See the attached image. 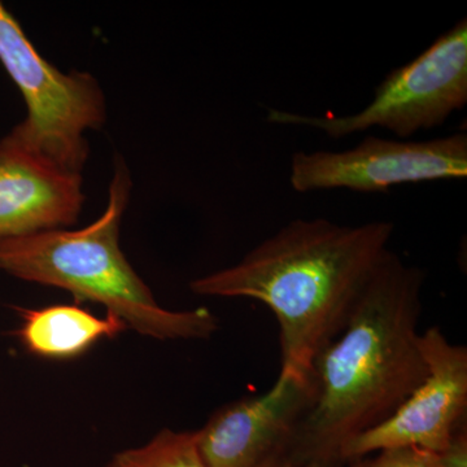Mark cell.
<instances>
[{
	"instance_id": "cell-4",
	"label": "cell",
	"mask_w": 467,
	"mask_h": 467,
	"mask_svg": "<svg viewBox=\"0 0 467 467\" xmlns=\"http://www.w3.org/2000/svg\"><path fill=\"white\" fill-rule=\"evenodd\" d=\"M0 64L27 109L9 135L66 171L82 174L88 156L86 133L107 122V99L91 73L61 72L43 57L16 17L0 2Z\"/></svg>"
},
{
	"instance_id": "cell-2",
	"label": "cell",
	"mask_w": 467,
	"mask_h": 467,
	"mask_svg": "<svg viewBox=\"0 0 467 467\" xmlns=\"http://www.w3.org/2000/svg\"><path fill=\"white\" fill-rule=\"evenodd\" d=\"M393 230L389 221L348 226L297 218L235 265L193 279L190 290L265 304L281 328V370L309 373L319 350L342 333Z\"/></svg>"
},
{
	"instance_id": "cell-13",
	"label": "cell",
	"mask_w": 467,
	"mask_h": 467,
	"mask_svg": "<svg viewBox=\"0 0 467 467\" xmlns=\"http://www.w3.org/2000/svg\"><path fill=\"white\" fill-rule=\"evenodd\" d=\"M441 467H467V425L460 427L438 453Z\"/></svg>"
},
{
	"instance_id": "cell-5",
	"label": "cell",
	"mask_w": 467,
	"mask_h": 467,
	"mask_svg": "<svg viewBox=\"0 0 467 467\" xmlns=\"http://www.w3.org/2000/svg\"><path fill=\"white\" fill-rule=\"evenodd\" d=\"M467 103V20L441 34L410 63L377 86L364 109L349 116H306L267 110L270 124L308 126L334 140L380 128L399 140L436 128Z\"/></svg>"
},
{
	"instance_id": "cell-11",
	"label": "cell",
	"mask_w": 467,
	"mask_h": 467,
	"mask_svg": "<svg viewBox=\"0 0 467 467\" xmlns=\"http://www.w3.org/2000/svg\"><path fill=\"white\" fill-rule=\"evenodd\" d=\"M106 467H208L196 431L162 430L142 447L119 451Z\"/></svg>"
},
{
	"instance_id": "cell-8",
	"label": "cell",
	"mask_w": 467,
	"mask_h": 467,
	"mask_svg": "<svg viewBox=\"0 0 467 467\" xmlns=\"http://www.w3.org/2000/svg\"><path fill=\"white\" fill-rule=\"evenodd\" d=\"M315 398L312 373L281 370L263 395L229 402L196 431L208 467H259L285 454Z\"/></svg>"
},
{
	"instance_id": "cell-7",
	"label": "cell",
	"mask_w": 467,
	"mask_h": 467,
	"mask_svg": "<svg viewBox=\"0 0 467 467\" xmlns=\"http://www.w3.org/2000/svg\"><path fill=\"white\" fill-rule=\"evenodd\" d=\"M429 373L384 422L356 436L340 451L352 462L376 451L414 447L441 453L451 435L467 425V349L451 344L439 327L420 335Z\"/></svg>"
},
{
	"instance_id": "cell-1",
	"label": "cell",
	"mask_w": 467,
	"mask_h": 467,
	"mask_svg": "<svg viewBox=\"0 0 467 467\" xmlns=\"http://www.w3.org/2000/svg\"><path fill=\"white\" fill-rule=\"evenodd\" d=\"M423 282L420 267L387 252L342 333L313 359L315 398L285 456L342 466L344 445L391 417L425 380L418 333Z\"/></svg>"
},
{
	"instance_id": "cell-3",
	"label": "cell",
	"mask_w": 467,
	"mask_h": 467,
	"mask_svg": "<svg viewBox=\"0 0 467 467\" xmlns=\"http://www.w3.org/2000/svg\"><path fill=\"white\" fill-rule=\"evenodd\" d=\"M130 171L113 161L107 207L82 229H60L0 242V272L70 292L77 301L106 306L126 327L156 340L209 339L220 322L211 310L160 306L119 245L122 217L130 202Z\"/></svg>"
},
{
	"instance_id": "cell-12",
	"label": "cell",
	"mask_w": 467,
	"mask_h": 467,
	"mask_svg": "<svg viewBox=\"0 0 467 467\" xmlns=\"http://www.w3.org/2000/svg\"><path fill=\"white\" fill-rule=\"evenodd\" d=\"M349 467H441L438 454L420 448H392L376 451V456L362 457Z\"/></svg>"
},
{
	"instance_id": "cell-9",
	"label": "cell",
	"mask_w": 467,
	"mask_h": 467,
	"mask_svg": "<svg viewBox=\"0 0 467 467\" xmlns=\"http://www.w3.org/2000/svg\"><path fill=\"white\" fill-rule=\"evenodd\" d=\"M82 174L66 171L7 134L0 140V242L78 223Z\"/></svg>"
},
{
	"instance_id": "cell-6",
	"label": "cell",
	"mask_w": 467,
	"mask_h": 467,
	"mask_svg": "<svg viewBox=\"0 0 467 467\" xmlns=\"http://www.w3.org/2000/svg\"><path fill=\"white\" fill-rule=\"evenodd\" d=\"M467 175V135L429 140L368 137L353 149L294 153L290 184L296 192L344 189L380 192L405 183L462 180Z\"/></svg>"
},
{
	"instance_id": "cell-10",
	"label": "cell",
	"mask_w": 467,
	"mask_h": 467,
	"mask_svg": "<svg viewBox=\"0 0 467 467\" xmlns=\"http://www.w3.org/2000/svg\"><path fill=\"white\" fill-rule=\"evenodd\" d=\"M17 312L21 344L32 355L48 359L78 358L101 339H112L128 330L115 316L107 313L106 317H98L76 304L17 308Z\"/></svg>"
},
{
	"instance_id": "cell-14",
	"label": "cell",
	"mask_w": 467,
	"mask_h": 467,
	"mask_svg": "<svg viewBox=\"0 0 467 467\" xmlns=\"http://www.w3.org/2000/svg\"><path fill=\"white\" fill-rule=\"evenodd\" d=\"M259 467H324L319 465H313V463H299L295 462L290 457L285 454H276V456L270 457L263 465Z\"/></svg>"
}]
</instances>
